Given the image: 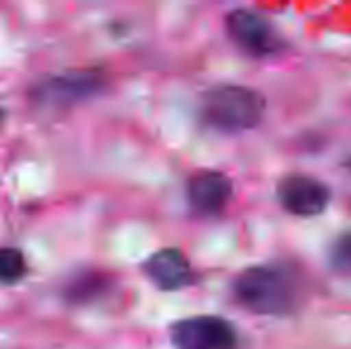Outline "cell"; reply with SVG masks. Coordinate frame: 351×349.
Wrapping results in <instances>:
<instances>
[{
    "mask_svg": "<svg viewBox=\"0 0 351 349\" xmlns=\"http://www.w3.org/2000/svg\"><path fill=\"white\" fill-rule=\"evenodd\" d=\"M234 299L258 316H287L296 309V282L280 265H249L232 280Z\"/></svg>",
    "mask_w": 351,
    "mask_h": 349,
    "instance_id": "6da1fadb",
    "label": "cell"
},
{
    "mask_svg": "<svg viewBox=\"0 0 351 349\" xmlns=\"http://www.w3.org/2000/svg\"><path fill=\"white\" fill-rule=\"evenodd\" d=\"M265 96L251 86L217 84L201 98V120L217 132L237 134L249 132L263 122Z\"/></svg>",
    "mask_w": 351,
    "mask_h": 349,
    "instance_id": "7a4b0ae2",
    "label": "cell"
},
{
    "mask_svg": "<svg viewBox=\"0 0 351 349\" xmlns=\"http://www.w3.org/2000/svg\"><path fill=\"white\" fill-rule=\"evenodd\" d=\"M227 36L251 58H273L285 51V38L265 14L251 8H237L225 17Z\"/></svg>",
    "mask_w": 351,
    "mask_h": 349,
    "instance_id": "3957f363",
    "label": "cell"
},
{
    "mask_svg": "<svg viewBox=\"0 0 351 349\" xmlns=\"http://www.w3.org/2000/svg\"><path fill=\"white\" fill-rule=\"evenodd\" d=\"M175 349H239V333L222 316H191L170 326Z\"/></svg>",
    "mask_w": 351,
    "mask_h": 349,
    "instance_id": "277c9868",
    "label": "cell"
},
{
    "mask_svg": "<svg viewBox=\"0 0 351 349\" xmlns=\"http://www.w3.org/2000/svg\"><path fill=\"white\" fill-rule=\"evenodd\" d=\"M278 201L289 215L315 218L328 210L332 191L318 177L306 173H289L278 182Z\"/></svg>",
    "mask_w": 351,
    "mask_h": 349,
    "instance_id": "5b68a950",
    "label": "cell"
},
{
    "mask_svg": "<svg viewBox=\"0 0 351 349\" xmlns=\"http://www.w3.org/2000/svg\"><path fill=\"white\" fill-rule=\"evenodd\" d=\"M186 201L199 215H220L232 201V180L222 170H199L186 180Z\"/></svg>",
    "mask_w": 351,
    "mask_h": 349,
    "instance_id": "8992f818",
    "label": "cell"
},
{
    "mask_svg": "<svg viewBox=\"0 0 351 349\" xmlns=\"http://www.w3.org/2000/svg\"><path fill=\"white\" fill-rule=\"evenodd\" d=\"M143 273L158 289H165V292L184 289L194 282V268L177 247H167L151 254L143 263Z\"/></svg>",
    "mask_w": 351,
    "mask_h": 349,
    "instance_id": "52a82bcc",
    "label": "cell"
},
{
    "mask_svg": "<svg viewBox=\"0 0 351 349\" xmlns=\"http://www.w3.org/2000/svg\"><path fill=\"white\" fill-rule=\"evenodd\" d=\"M101 88V75L98 72H79V75H62L43 82L36 88V101L46 106H65V103H77L82 98L91 96Z\"/></svg>",
    "mask_w": 351,
    "mask_h": 349,
    "instance_id": "ba28073f",
    "label": "cell"
},
{
    "mask_svg": "<svg viewBox=\"0 0 351 349\" xmlns=\"http://www.w3.org/2000/svg\"><path fill=\"white\" fill-rule=\"evenodd\" d=\"M27 275V258L19 249L0 247V282L12 285Z\"/></svg>",
    "mask_w": 351,
    "mask_h": 349,
    "instance_id": "9c48e42d",
    "label": "cell"
},
{
    "mask_svg": "<svg viewBox=\"0 0 351 349\" xmlns=\"http://www.w3.org/2000/svg\"><path fill=\"white\" fill-rule=\"evenodd\" d=\"M328 263L335 273L351 275V230L342 232L328 249Z\"/></svg>",
    "mask_w": 351,
    "mask_h": 349,
    "instance_id": "30bf717a",
    "label": "cell"
},
{
    "mask_svg": "<svg viewBox=\"0 0 351 349\" xmlns=\"http://www.w3.org/2000/svg\"><path fill=\"white\" fill-rule=\"evenodd\" d=\"M103 289H106L103 275H82L67 287V297L72 302H86V299H93L96 294H101Z\"/></svg>",
    "mask_w": 351,
    "mask_h": 349,
    "instance_id": "8fae6325",
    "label": "cell"
},
{
    "mask_svg": "<svg viewBox=\"0 0 351 349\" xmlns=\"http://www.w3.org/2000/svg\"><path fill=\"white\" fill-rule=\"evenodd\" d=\"M344 168H347V170H351V158H347V160H344Z\"/></svg>",
    "mask_w": 351,
    "mask_h": 349,
    "instance_id": "7c38bea8",
    "label": "cell"
},
{
    "mask_svg": "<svg viewBox=\"0 0 351 349\" xmlns=\"http://www.w3.org/2000/svg\"><path fill=\"white\" fill-rule=\"evenodd\" d=\"M0 117H3V110H0Z\"/></svg>",
    "mask_w": 351,
    "mask_h": 349,
    "instance_id": "4fadbf2b",
    "label": "cell"
}]
</instances>
